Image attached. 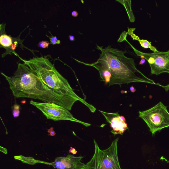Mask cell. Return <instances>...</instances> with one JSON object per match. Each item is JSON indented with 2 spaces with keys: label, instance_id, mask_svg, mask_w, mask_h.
<instances>
[{
  "label": "cell",
  "instance_id": "obj_9",
  "mask_svg": "<svg viewBox=\"0 0 169 169\" xmlns=\"http://www.w3.org/2000/svg\"><path fill=\"white\" fill-rule=\"evenodd\" d=\"M99 111L104 116L107 122L110 124L112 129L111 132L114 135L118 134L123 135L126 130L128 129L127 124L120 119V116L118 112L108 113L100 110Z\"/></svg>",
  "mask_w": 169,
  "mask_h": 169
},
{
  "label": "cell",
  "instance_id": "obj_12",
  "mask_svg": "<svg viewBox=\"0 0 169 169\" xmlns=\"http://www.w3.org/2000/svg\"><path fill=\"white\" fill-rule=\"evenodd\" d=\"M98 71L103 81H104L106 84L109 83L111 78V74L110 72L105 70H100Z\"/></svg>",
  "mask_w": 169,
  "mask_h": 169
},
{
  "label": "cell",
  "instance_id": "obj_3",
  "mask_svg": "<svg viewBox=\"0 0 169 169\" xmlns=\"http://www.w3.org/2000/svg\"><path fill=\"white\" fill-rule=\"evenodd\" d=\"M21 59L53 92L76 102L79 101L86 105L91 112H95L96 108L75 93L68 80L58 72L48 58L42 55L29 60Z\"/></svg>",
  "mask_w": 169,
  "mask_h": 169
},
{
  "label": "cell",
  "instance_id": "obj_21",
  "mask_svg": "<svg viewBox=\"0 0 169 169\" xmlns=\"http://www.w3.org/2000/svg\"><path fill=\"white\" fill-rule=\"evenodd\" d=\"M69 38L70 40L71 41H74L75 40L74 37L73 36H72V35H69Z\"/></svg>",
  "mask_w": 169,
  "mask_h": 169
},
{
  "label": "cell",
  "instance_id": "obj_13",
  "mask_svg": "<svg viewBox=\"0 0 169 169\" xmlns=\"http://www.w3.org/2000/svg\"><path fill=\"white\" fill-rule=\"evenodd\" d=\"M20 105L17 104H14L13 106L12 115L14 117L17 118L19 117L20 114Z\"/></svg>",
  "mask_w": 169,
  "mask_h": 169
},
{
  "label": "cell",
  "instance_id": "obj_18",
  "mask_svg": "<svg viewBox=\"0 0 169 169\" xmlns=\"http://www.w3.org/2000/svg\"><path fill=\"white\" fill-rule=\"evenodd\" d=\"M78 13L76 11H74L72 13V15L74 17H77L78 16Z\"/></svg>",
  "mask_w": 169,
  "mask_h": 169
},
{
  "label": "cell",
  "instance_id": "obj_1",
  "mask_svg": "<svg viewBox=\"0 0 169 169\" xmlns=\"http://www.w3.org/2000/svg\"><path fill=\"white\" fill-rule=\"evenodd\" d=\"M17 70L11 77L1 74L9 84L15 97L26 98L53 103L61 106L69 111L76 102L53 92L24 63H18Z\"/></svg>",
  "mask_w": 169,
  "mask_h": 169
},
{
  "label": "cell",
  "instance_id": "obj_23",
  "mask_svg": "<svg viewBox=\"0 0 169 169\" xmlns=\"http://www.w3.org/2000/svg\"><path fill=\"white\" fill-rule=\"evenodd\" d=\"M120 119L122 121H123L125 123H126V119L124 117V116H120Z\"/></svg>",
  "mask_w": 169,
  "mask_h": 169
},
{
  "label": "cell",
  "instance_id": "obj_6",
  "mask_svg": "<svg viewBox=\"0 0 169 169\" xmlns=\"http://www.w3.org/2000/svg\"><path fill=\"white\" fill-rule=\"evenodd\" d=\"M30 103L43 113L49 119L54 121L69 120L76 122L88 127L91 124L84 122L74 117L73 115L67 108L53 103L38 102L31 100Z\"/></svg>",
  "mask_w": 169,
  "mask_h": 169
},
{
  "label": "cell",
  "instance_id": "obj_22",
  "mask_svg": "<svg viewBox=\"0 0 169 169\" xmlns=\"http://www.w3.org/2000/svg\"><path fill=\"white\" fill-rule=\"evenodd\" d=\"M130 91L132 93H134L136 91V89L134 88V87L133 86H131L130 88Z\"/></svg>",
  "mask_w": 169,
  "mask_h": 169
},
{
  "label": "cell",
  "instance_id": "obj_7",
  "mask_svg": "<svg viewBox=\"0 0 169 169\" xmlns=\"http://www.w3.org/2000/svg\"><path fill=\"white\" fill-rule=\"evenodd\" d=\"M147 54L153 59L152 64L149 65L152 74L157 75L164 73L169 74V50L165 52L158 51Z\"/></svg>",
  "mask_w": 169,
  "mask_h": 169
},
{
  "label": "cell",
  "instance_id": "obj_4",
  "mask_svg": "<svg viewBox=\"0 0 169 169\" xmlns=\"http://www.w3.org/2000/svg\"><path fill=\"white\" fill-rule=\"evenodd\" d=\"M119 139L117 138L113 141L110 147L105 150L100 149L94 140L95 153L86 164V169H121L118 154Z\"/></svg>",
  "mask_w": 169,
  "mask_h": 169
},
{
  "label": "cell",
  "instance_id": "obj_14",
  "mask_svg": "<svg viewBox=\"0 0 169 169\" xmlns=\"http://www.w3.org/2000/svg\"><path fill=\"white\" fill-rule=\"evenodd\" d=\"M51 34V36H48L46 35L47 37H49L50 38V44L52 45L57 44H59L60 43V40L57 39V37L56 36H53Z\"/></svg>",
  "mask_w": 169,
  "mask_h": 169
},
{
  "label": "cell",
  "instance_id": "obj_11",
  "mask_svg": "<svg viewBox=\"0 0 169 169\" xmlns=\"http://www.w3.org/2000/svg\"><path fill=\"white\" fill-rule=\"evenodd\" d=\"M0 44L4 47H10L13 44L12 38L6 34H1L0 37Z\"/></svg>",
  "mask_w": 169,
  "mask_h": 169
},
{
  "label": "cell",
  "instance_id": "obj_15",
  "mask_svg": "<svg viewBox=\"0 0 169 169\" xmlns=\"http://www.w3.org/2000/svg\"><path fill=\"white\" fill-rule=\"evenodd\" d=\"M49 44V42L47 41H42L39 42L38 46L40 48H46L48 47Z\"/></svg>",
  "mask_w": 169,
  "mask_h": 169
},
{
  "label": "cell",
  "instance_id": "obj_17",
  "mask_svg": "<svg viewBox=\"0 0 169 169\" xmlns=\"http://www.w3.org/2000/svg\"><path fill=\"white\" fill-rule=\"evenodd\" d=\"M69 153L73 154L74 155H75L77 154V151L74 148L71 147L70 149L69 150Z\"/></svg>",
  "mask_w": 169,
  "mask_h": 169
},
{
  "label": "cell",
  "instance_id": "obj_2",
  "mask_svg": "<svg viewBox=\"0 0 169 169\" xmlns=\"http://www.w3.org/2000/svg\"><path fill=\"white\" fill-rule=\"evenodd\" d=\"M97 48L101 52L99 58L96 62L91 64H84L95 67L98 70H107L110 72L111 78L109 86L114 84L121 85L132 82L146 83L157 85L166 88L159 83H156L152 80L147 78L137 76L136 73H139L144 77V75L135 66L134 59L129 58L125 55V51L120 50L112 48L111 46L103 48L97 45Z\"/></svg>",
  "mask_w": 169,
  "mask_h": 169
},
{
  "label": "cell",
  "instance_id": "obj_20",
  "mask_svg": "<svg viewBox=\"0 0 169 169\" xmlns=\"http://www.w3.org/2000/svg\"><path fill=\"white\" fill-rule=\"evenodd\" d=\"M146 62L145 59H141V61H140V63H139V65H143L144 63H145Z\"/></svg>",
  "mask_w": 169,
  "mask_h": 169
},
{
  "label": "cell",
  "instance_id": "obj_10",
  "mask_svg": "<svg viewBox=\"0 0 169 169\" xmlns=\"http://www.w3.org/2000/svg\"><path fill=\"white\" fill-rule=\"evenodd\" d=\"M130 31L128 32L129 35L131 36L132 38H133V40H137L140 42L141 46L143 47L145 49L149 48L151 50L154 52H157V49L155 47L153 46L151 44V42H149L146 40H144V39H140V38L138 36H136L135 34L133 33V30L134 29H130Z\"/></svg>",
  "mask_w": 169,
  "mask_h": 169
},
{
  "label": "cell",
  "instance_id": "obj_16",
  "mask_svg": "<svg viewBox=\"0 0 169 169\" xmlns=\"http://www.w3.org/2000/svg\"><path fill=\"white\" fill-rule=\"evenodd\" d=\"M48 132L50 133L49 135L51 136H55L56 135V133L55 132L54 130H53V128L51 127L48 130Z\"/></svg>",
  "mask_w": 169,
  "mask_h": 169
},
{
  "label": "cell",
  "instance_id": "obj_8",
  "mask_svg": "<svg viewBox=\"0 0 169 169\" xmlns=\"http://www.w3.org/2000/svg\"><path fill=\"white\" fill-rule=\"evenodd\" d=\"M83 157L68 154L66 157H57L53 162H46V164L52 166L57 169H86V164L81 162Z\"/></svg>",
  "mask_w": 169,
  "mask_h": 169
},
{
  "label": "cell",
  "instance_id": "obj_5",
  "mask_svg": "<svg viewBox=\"0 0 169 169\" xmlns=\"http://www.w3.org/2000/svg\"><path fill=\"white\" fill-rule=\"evenodd\" d=\"M139 117L144 121L153 135L169 127V113L161 102L148 110L139 111Z\"/></svg>",
  "mask_w": 169,
  "mask_h": 169
},
{
  "label": "cell",
  "instance_id": "obj_19",
  "mask_svg": "<svg viewBox=\"0 0 169 169\" xmlns=\"http://www.w3.org/2000/svg\"><path fill=\"white\" fill-rule=\"evenodd\" d=\"M0 151L4 153L5 154H7V150L5 148L2 147L1 146Z\"/></svg>",
  "mask_w": 169,
  "mask_h": 169
}]
</instances>
